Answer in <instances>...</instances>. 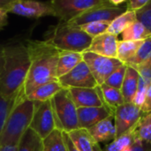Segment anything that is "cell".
Masks as SVG:
<instances>
[{
	"mask_svg": "<svg viewBox=\"0 0 151 151\" xmlns=\"http://www.w3.org/2000/svg\"><path fill=\"white\" fill-rule=\"evenodd\" d=\"M30 66L26 42L12 40L2 44L0 55V96L10 99L24 90Z\"/></svg>",
	"mask_w": 151,
	"mask_h": 151,
	"instance_id": "6da1fadb",
	"label": "cell"
},
{
	"mask_svg": "<svg viewBox=\"0 0 151 151\" xmlns=\"http://www.w3.org/2000/svg\"><path fill=\"white\" fill-rule=\"evenodd\" d=\"M26 44L30 58V66L24 84V94L27 96L37 87L58 81L57 65L60 50L45 41L27 40Z\"/></svg>",
	"mask_w": 151,
	"mask_h": 151,
	"instance_id": "7a4b0ae2",
	"label": "cell"
},
{
	"mask_svg": "<svg viewBox=\"0 0 151 151\" xmlns=\"http://www.w3.org/2000/svg\"><path fill=\"white\" fill-rule=\"evenodd\" d=\"M92 37L80 27L69 22L59 21L50 26L44 33V40L58 50L84 53L92 42Z\"/></svg>",
	"mask_w": 151,
	"mask_h": 151,
	"instance_id": "3957f363",
	"label": "cell"
},
{
	"mask_svg": "<svg viewBox=\"0 0 151 151\" xmlns=\"http://www.w3.org/2000/svg\"><path fill=\"white\" fill-rule=\"evenodd\" d=\"M34 109L35 102L28 100L22 92L6 120L0 137V147L18 146L30 127Z\"/></svg>",
	"mask_w": 151,
	"mask_h": 151,
	"instance_id": "277c9868",
	"label": "cell"
},
{
	"mask_svg": "<svg viewBox=\"0 0 151 151\" xmlns=\"http://www.w3.org/2000/svg\"><path fill=\"white\" fill-rule=\"evenodd\" d=\"M50 104L56 129L67 134L79 129L77 108L67 88L59 91L50 100Z\"/></svg>",
	"mask_w": 151,
	"mask_h": 151,
	"instance_id": "5b68a950",
	"label": "cell"
},
{
	"mask_svg": "<svg viewBox=\"0 0 151 151\" xmlns=\"http://www.w3.org/2000/svg\"><path fill=\"white\" fill-rule=\"evenodd\" d=\"M107 0H51L55 16L59 21L69 22L87 11L105 4Z\"/></svg>",
	"mask_w": 151,
	"mask_h": 151,
	"instance_id": "8992f818",
	"label": "cell"
},
{
	"mask_svg": "<svg viewBox=\"0 0 151 151\" xmlns=\"http://www.w3.org/2000/svg\"><path fill=\"white\" fill-rule=\"evenodd\" d=\"M82 57L98 86L104 84L110 75L123 65L118 58H107L88 51L82 53Z\"/></svg>",
	"mask_w": 151,
	"mask_h": 151,
	"instance_id": "52a82bcc",
	"label": "cell"
},
{
	"mask_svg": "<svg viewBox=\"0 0 151 151\" xmlns=\"http://www.w3.org/2000/svg\"><path fill=\"white\" fill-rule=\"evenodd\" d=\"M4 10L7 13H13L19 16L33 19L55 16L51 1L39 2L29 0H10Z\"/></svg>",
	"mask_w": 151,
	"mask_h": 151,
	"instance_id": "ba28073f",
	"label": "cell"
},
{
	"mask_svg": "<svg viewBox=\"0 0 151 151\" xmlns=\"http://www.w3.org/2000/svg\"><path fill=\"white\" fill-rule=\"evenodd\" d=\"M126 11L127 4L123 6H116L112 0H107L105 4L87 11L76 19L69 21V23L80 27L87 23L96 21L112 22L116 18L120 16Z\"/></svg>",
	"mask_w": 151,
	"mask_h": 151,
	"instance_id": "9c48e42d",
	"label": "cell"
},
{
	"mask_svg": "<svg viewBox=\"0 0 151 151\" xmlns=\"http://www.w3.org/2000/svg\"><path fill=\"white\" fill-rule=\"evenodd\" d=\"M29 128L42 140L56 129L50 101L35 102V109Z\"/></svg>",
	"mask_w": 151,
	"mask_h": 151,
	"instance_id": "30bf717a",
	"label": "cell"
},
{
	"mask_svg": "<svg viewBox=\"0 0 151 151\" xmlns=\"http://www.w3.org/2000/svg\"><path fill=\"white\" fill-rule=\"evenodd\" d=\"M142 114V109L134 103H125L117 107L113 113L116 138L132 130Z\"/></svg>",
	"mask_w": 151,
	"mask_h": 151,
	"instance_id": "8fae6325",
	"label": "cell"
},
{
	"mask_svg": "<svg viewBox=\"0 0 151 151\" xmlns=\"http://www.w3.org/2000/svg\"><path fill=\"white\" fill-rule=\"evenodd\" d=\"M58 82L63 88H95L98 86L88 66L84 61L81 62L65 75L58 78Z\"/></svg>",
	"mask_w": 151,
	"mask_h": 151,
	"instance_id": "7c38bea8",
	"label": "cell"
},
{
	"mask_svg": "<svg viewBox=\"0 0 151 151\" xmlns=\"http://www.w3.org/2000/svg\"><path fill=\"white\" fill-rule=\"evenodd\" d=\"M118 43V36L110 33H104L92 39V42L87 51L107 58H117Z\"/></svg>",
	"mask_w": 151,
	"mask_h": 151,
	"instance_id": "4fadbf2b",
	"label": "cell"
},
{
	"mask_svg": "<svg viewBox=\"0 0 151 151\" xmlns=\"http://www.w3.org/2000/svg\"><path fill=\"white\" fill-rule=\"evenodd\" d=\"M77 114L79 128L87 130L96 125L100 121L111 116H113V114L104 106L78 108Z\"/></svg>",
	"mask_w": 151,
	"mask_h": 151,
	"instance_id": "5bb4252c",
	"label": "cell"
},
{
	"mask_svg": "<svg viewBox=\"0 0 151 151\" xmlns=\"http://www.w3.org/2000/svg\"><path fill=\"white\" fill-rule=\"evenodd\" d=\"M76 108L85 107H101L104 106L103 102L95 88H67Z\"/></svg>",
	"mask_w": 151,
	"mask_h": 151,
	"instance_id": "9a60e30c",
	"label": "cell"
},
{
	"mask_svg": "<svg viewBox=\"0 0 151 151\" xmlns=\"http://www.w3.org/2000/svg\"><path fill=\"white\" fill-rule=\"evenodd\" d=\"M88 131L98 143L112 142L114 139H116V128L113 116L100 121L96 125L88 129Z\"/></svg>",
	"mask_w": 151,
	"mask_h": 151,
	"instance_id": "2e32d148",
	"label": "cell"
},
{
	"mask_svg": "<svg viewBox=\"0 0 151 151\" xmlns=\"http://www.w3.org/2000/svg\"><path fill=\"white\" fill-rule=\"evenodd\" d=\"M67 134L79 151H103L99 143L91 136L87 129L79 128Z\"/></svg>",
	"mask_w": 151,
	"mask_h": 151,
	"instance_id": "e0dca14e",
	"label": "cell"
},
{
	"mask_svg": "<svg viewBox=\"0 0 151 151\" xmlns=\"http://www.w3.org/2000/svg\"><path fill=\"white\" fill-rule=\"evenodd\" d=\"M96 89L103 102L104 106L106 107L112 114L117 107L125 104L120 89L109 87L105 84L96 86Z\"/></svg>",
	"mask_w": 151,
	"mask_h": 151,
	"instance_id": "ac0fdd59",
	"label": "cell"
},
{
	"mask_svg": "<svg viewBox=\"0 0 151 151\" xmlns=\"http://www.w3.org/2000/svg\"><path fill=\"white\" fill-rule=\"evenodd\" d=\"M140 75L138 72L130 66H127V73L122 83L120 91L125 103H134L139 86Z\"/></svg>",
	"mask_w": 151,
	"mask_h": 151,
	"instance_id": "d6986e66",
	"label": "cell"
},
{
	"mask_svg": "<svg viewBox=\"0 0 151 151\" xmlns=\"http://www.w3.org/2000/svg\"><path fill=\"white\" fill-rule=\"evenodd\" d=\"M63 89L58 81H50L41 85L35 88L26 97L33 102H46L50 101L59 91Z\"/></svg>",
	"mask_w": 151,
	"mask_h": 151,
	"instance_id": "ffe728a7",
	"label": "cell"
},
{
	"mask_svg": "<svg viewBox=\"0 0 151 151\" xmlns=\"http://www.w3.org/2000/svg\"><path fill=\"white\" fill-rule=\"evenodd\" d=\"M83 61L82 53L72 51H59L58 61L57 65L58 79L71 72L75 66Z\"/></svg>",
	"mask_w": 151,
	"mask_h": 151,
	"instance_id": "44dd1931",
	"label": "cell"
},
{
	"mask_svg": "<svg viewBox=\"0 0 151 151\" xmlns=\"http://www.w3.org/2000/svg\"><path fill=\"white\" fill-rule=\"evenodd\" d=\"M136 20L137 18L135 12L126 11L120 16L116 18L112 22H111L107 33L118 36L119 35H121V33L125 29H127L130 25H132Z\"/></svg>",
	"mask_w": 151,
	"mask_h": 151,
	"instance_id": "7402d4cb",
	"label": "cell"
},
{
	"mask_svg": "<svg viewBox=\"0 0 151 151\" xmlns=\"http://www.w3.org/2000/svg\"><path fill=\"white\" fill-rule=\"evenodd\" d=\"M17 151H43L42 139L32 129L28 128L19 141Z\"/></svg>",
	"mask_w": 151,
	"mask_h": 151,
	"instance_id": "603a6c76",
	"label": "cell"
},
{
	"mask_svg": "<svg viewBox=\"0 0 151 151\" xmlns=\"http://www.w3.org/2000/svg\"><path fill=\"white\" fill-rule=\"evenodd\" d=\"M142 43V41H119L117 58L126 65L135 56Z\"/></svg>",
	"mask_w": 151,
	"mask_h": 151,
	"instance_id": "cb8c5ba5",
	"label": "cell"
},
{
	"mask_svg": "<svg viewBox=\"0 0 151 151\" xmlns=\"http://www.w3.org/2000/svg\"><path fill=\"white\" fill-rule=\"evenodd\" d=\"M43 151H68L63 132L55 129L42 140Z\"/></svg>",
	"mask_w": 151,
	"mask_h": 151,
	"instance_id": "d4e9b609",
	"label": "cell"
},
{
	"mask_svg": "<svg viewBox=\"0 0 151 151\" xmlns=\"http://www.w3.org/2000/svg\"><path fill=\"white\" fill-rule=\"evenodd\" d=\"M121 35L123 41H143L148 37H150L148 29L138 20L125 29L121 33Z\"/></svg>",
	"mask_w": 151,
	"mask_h": 151,
	"instance_id": "484cf974",
	"label": "cell"
},
{
	"mask_svg": "<svg viewBox=\"0 0 151 151\" xmlns=\"http://www.w3.org/2000/svg\"><path fill=\"white\" fill-rule=\"evenodd\" d=\"M134 138L145 142H151V111L142 115L135 126Z\"/></svg>",
	"mask_w": 151,
	"mask_h": 151,
	"instance_id": "4316f807",
	"label": "cell"
},
{
	"mask_svg": "<svg viewBox=\"0 0 151 151\" xmlns=\"http://www.w3.org/2000/svg\"><path fill=\"white\" fill-rule=\"evenodd\" d=\"M134 129L135 127L129 132L124 134L123 135L117 137L111 142L107 144L103 151H125L134 141Z\"/></svg>",
	"mask_w": 151,
	"mask_h": 151,
	"instance_id": "83f0119b",
	"label": "cell"
},
{
	"mask_svg": "<svg viewBox=\"0 0 151 151\" xmlns=\"http://www.w3.org/2000/svg\"><path fill=\"white\" fill-rule=\"evenodd\" d=\"M151 56V36L142 41L140 48L138 49L135 56L126 65L127 66L135 68L136 66L142 65Z\"/></svg>",
	"mask_w": 151,
	"mask_h": 151,
	"instance_id": "f1b7e54d",
	"label": "cell"
},
{
	"mask_svg": "<svg viewBox=\"0 0 151 151\" xmlns=\"http://www.w3.org/2000/svg\"><path fill=\"white\" fill-rule=\"evenodd\" d=\"M22 92H24V90H22L17 96L10 99H5L0 96V137L5 126L6 120Z\"/></svg>",
	"mask_w": 151,
	"mask_h": 151,
	"instance_id": "f546056e",
	"label": "cell"
},
{
	"mask_svg": "<svg viewBox=\"0 0 151 151\" xmlns=\"http://www.w3.org/2000/svg\"><path fill=\"white\" fill-rule=\"evenodd\" d=\"M111 22L107 21H96V22H90L84 25L80 26V27L89 36L92 38L107 33Z\"/></svg>",
	"mask_w": 151,
	"mask_h": 151,
	"instance_id": "4dcf8cb0",
	"label": "cell"
},
{
	"mask_svg": "<svg viewBox=\"0 0 151 151\" xmlns=\"http://www.w3.org/2000/svg\"><path fill=\"white\" fill-rule=\"evenodd\" d=\"M127 69V65L123 64L120 67H119L114 73H112L110 75V77L105 81L104 84L109 87H111V88H114L117 89H120L122 83L124 81Z\"/></svg>",
	"mask_w": 151,
	"mask_h": 151,
	"instance_id": "1f68e13d",
	"label": "cell"
},
{
	"mask_svg": "<svg viewBox=\"0 0 151 151\" xmlns=\"http://www.w3.org/2000/svg\"><path fill=\"white\" fill-rule=\"evenodd\" d=\"M135 13L137 20L145 26L151 36V0L149 1V3L144 7L137 11Z\"/></svg>",
	"mask_w": 151,
	"mask_h": 151,
	"instance_id": "d6a6232c",
	"label": "cell"
},
{
	"mask_svg": "<svg viewBox=\"0 0 151 151\" xmlns=\"http://www.w3.org/2000/svg\"><path fill=\"white\" fill-rule=\"evenodd\" d=\"M140 77L149 85L150 86L151 85V56L145 61L143 62L142 65L136 66L134 68Z\"/></svg>",
	"mask_w": 151,
	"mask_h": 151,
	"instance_id": "836d02e7",
	"label": "cell"
},
{
	"mask_svg": "<svg viewBox=\"0 0 151 151\" xmlns=\"http://www.w3.org/2000/svg\"><path fill=\"white\" fill-rule=\"evenodd\" d=\"M125 151H151V142H145L137 139H134L131 146Z\"/></svg>",
	"mask_w": 151,
	"mask_h": 151,
	"instance_id": "e575fe53",
	"label": "cell"
},
{
	"mask_svg": "<svg viewBox=\"0 0 151 151\" xmlns=\"http://www.w3.org/2000/svg\"><path fill=\"white\" fill-rule=\"evenodd\" d=\"M150 0H128L127 1V11L137 12L144 7Z\"/></svg>",
	"mask_w": 151,
	"mask_h": 151,
	"instance_id": "d590c367",
	"label": "cell"
},
{
	"mask_svg": "<svg viewBox=\"0 0 151 151\" xmlns=\"http://www.w3.org/2000/svg\"><path fill=\"white\" fill-rule=\"evenodd\" d=\"M141 109H142V111L143 113L151 111V85L148 88V91H147L146 96H145L144 102H143Z\"/></svg>",
	"mask_w": 151,
	"mask_h": 151,
	"instance_id": "8d00e7d4",
	"label": "cell"
},
{
	"mask_svg": "<svg viewBox=\"0 0 151 151\" xmlns=\"http://www.w3.org/2000/svg\"><path fill=\"white\" fill-rule=\"evenodd\" d=\"M8 24V13L4 9H0V30Z\"/></svg>",
	"mask_w": 151,
	"mask_h": 151,
	"instance_id": "74e56055",
	"label": "cell"
},
{
	"mask_svg": "<svg viewBox=\"0 0 151 151\" xmlns=\"http://www.w3.org/2000/svg\"><path fill=\"white\" fill-rule=\"evenodd\" d=\"M63 135H64V139H65V144H66V147H67V150L68 151H79L75 146L73 145V143L72 142L71 139L69 138L68 134L65 132H63Z\"/></svg>",
	"mask_w": 151,
	"mask_h": 151,
	"instance_id": "f35d334b",
	"label": "cell"
},
{
	"mask_svg": "<svg viewBox=\"0 0 151 151\" xmlns=\"http://www.w3.org/2000/svg\"><path fill=\"white\" fill-rule=\"evenodd\" d=\"M0 151H17V146H2Z\"/></svg>",
	"mask_w": 151,
	"mask_h": 151,
	"instance_id": "ab89813d",
	"label": "cell"
},
{
	"mask_svg": "<svg viewBox=\"0 0 151 151\" xmlns=\"http://www.w3.org/2000/svg\"><path fill=\"white\" fill-rule=\"evenodd\" d=\"M10 0H0V9H4Z\"/></svg>",
	"mask_w": 151,
	"mask_h": 151,
	"instance_id": "60d3db41",
	"label": "cell"
},
{
	"mask_svg": "<svg viewBox=\"0 0 151 151\" xmlns=\"http://www.w3.org/2000/svg\"><path fill=\"white\" fill-rule=\"evenodd\" d=\"M1 51H2V43H0V55H1Z\"/></svg>",
	"mask_w": 151,
	"mask_h": 151,
	"instance_id": "b9f144b4",
	"label": "cell"
}]
</instances>
